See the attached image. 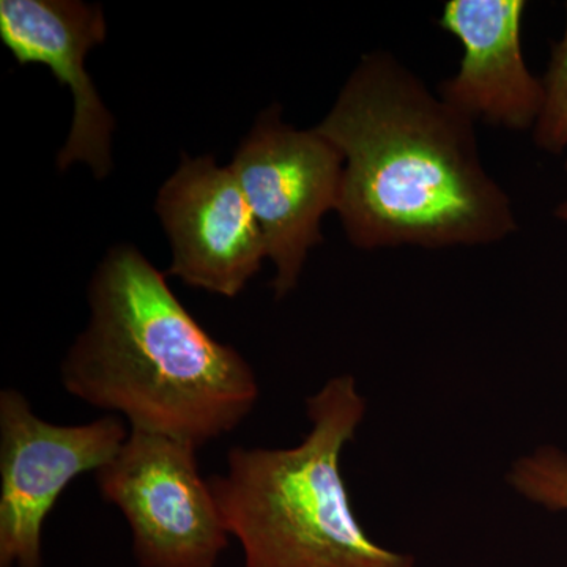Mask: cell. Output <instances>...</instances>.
<instances>
[{
	"label": "cell",
	"mask_w": 567,
	"mask_h": 567,
	"mask_svg": "<svg viewBox=\"0 0 567 567\" xmlns=\"http://www.w3.org/2000/svg\"><path fill=\"white\" fill-rule=\"evenodd\" d=\"M524 0H450L440 28L464 47L461 66L440 85V96L472 122L525 132L546 102L543 80L522 51Z\"/></svg>",
	"instance_id": "cell-9"
},
{
	"label": "cell",
	"mask_w": 567,
	"mask_h": 567,
	"mask_svg": "<svg viewBox=\"0 0 567 567\" xmlns=\"http://www.w3.org/2000/svg\"><path fill=\"white\" fill-rule=\"evenodd\" d=\"M565 167L567 173V162ZM555 216H557L559 221L567 224V199L563 200V203L555 208Z\"/></svg>",
	"instance_id": "cell-12"
},
{
	"label": "cell",
	"mask_w": 567,
	"mask_h": 567,
	"mask_svg": "<svg viewBox=\"0 0 567 567\" xmlns=\"http://www.w3.org/2000/svg\"><path fill=\"white\" fill-rule=\"evenodd\" d=\"M507 483L528 502L550 513H567L566 451L554 445L536 447L514 462Z\"/></svg>",
	"instance_id": "cell-10"
},
{
	"label": "cell",
	"mask_w": 567,
	"mask_h": 567,
	"mask_svg": "<svg viewBox=\"0 0 567 567\" xmlns=\"http://www.w3.org/2000/svg\"><path fill=\"white\" fill-rule=\"evenodd\" d=\"M102 7L80 0H2L0 40L18 63L48 66L70 89L74 112L69 140L58 155L59 171L85 163L96 178L112 169L114 118L104 106L85 58L106 39Z\"/></svg>",
	"instance_id": "cell-8"
},
{
	"label": "cell",
	"mask_w": 567,
	"mask_h": 567,
	"mask_svg": "<svg viewBox=\"0 0 567 567\" xmlns=\"http://www.w3.org/2000/svg\"><path fill=\"white\" fill-rule=\"evenodd\" d=\"M134 246H115L89 287L91 319L61 368L66 393L132 431L203 447L259 401L251 365L216 341Z\"/></svg>",
	"instance_id": "cell-2"
},
{
	"label": "cell",
	"mask_w": 567,
	"mask_h": 567,
	"mask_svg": "<svg viewBox=\"0 0 567 567\" xmlns=\"http://www.w3.org/2000/svg\"><path fill=\"white\" fill-rule=\"evenodd\" d=\"M316 130L344 156L338 213L354 248L484 246L516 234L475 122L390 52L361 58Z\"/></svg>",
	"instance_id": "cell-1"
},
{
	"label": "cell",
	"mask_w": 567,
	"mask_h": 567,
	"mask_svg": "<svg viewBox=\"0 0 567 567\" xmlns=\"http://www.w3.org/2000/svg\"><path fill=\"white\" fill-rule=\"evenodd\" d=\"M230 169L254 213L265 251L276 265V300L300 281L308 254L322 244V218L338 212L344 156L317 130L281 121L265 110L235 152Z\"/></svg>",
	"instance_id": "cell-5"
},
{
	"label": "cell",
	"mask_w": 567,
	"mask_h": 567,
	"mask_svg": "<svg viewBox=\"0 0 567 567\" xmlns=\"http://www.w3.org/2000/svg\"><path fill=\"white\" fill-rule=\"evenodd\" d=\"M125 420L62 425L41 420L13 388L0 393V567H43V528L62 492L117 456Z\"/></svg>",
	"instance_id": "cell-6"
},
{
	"label": "cell",
	"mask_w": 567,
	"mask_h": 567,
	"mask_svg": "<svg viewBox=\"0 0 567 567\" xmlns=\"http://www.w3.org/2000/svg\"><path fill=\"white\" fill-rule=\"evenodd\" d=\"M311 431L292 447L234 446L223 475L208 477L244 567H415L377 544L354 516L341 456L363 423L352 375L306 399Z\"/></svg>",
	"instance_id": "cell-3"
},
{
	"label": "cell",
	"mask_w": 567,
	"mask_h": 567,
	"mask_svg": "<svg viewBox=\"0 0 567 567\" xmlns=\"http://www.w3.org/2000/svg\"><path fill=\"white\" fill-rule=\"evenodd\" d=\"M156 213L173 246L167 276L235 298L262 267L267 251L259 224L233 169L213 156L183 155L159 189Z\"/></svg>",
	"instance_id": "cell-7"
},
{
	"label": "cell",
	"mask_w": 567,
	"mask_h": 567,
	"mask_svg": "<svg viewBox=\"0 0 567 567\" xmlns=\"http://www.w3.org/2000/svg\"><path fill=\"white\" fill-rule=\"evenodd\" d=\"M543 82L546 102L533 128V140L539 151L559 155L567 148V3L565 32L551 47Z\"/></svg>",
	"instance_id": "cell-11"
},
{
	"label": "cell",
	"mask_w": 567,
	"mask_h": 567,
	"mask_svg": "<svg viewBox=\"0 0 567 567\" xmlns=\"http://www.w3.org/2000/svg\"><path fill=\"white\" fill-rule=\"evenodd\" d=\"M197 450L130 429L117 456L95 473L104 502L118 507L128 524L140 567H216L229 546Z\"/></svg>",
	"instance_id": "cell-4"
}]
</instances>
